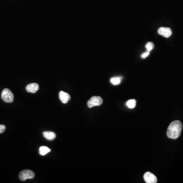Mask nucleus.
Returning <instances> with one entry per match:
<instances>
[{"mask_svg":"<svg viewBox=\"0 0 183 183\" xmlns=\"http://www.w3.org/2000/svg\"><path fill=\"white\" fill-rule=\"evenodd\" d=\"M136 101L135 99H131L129 100L128 101L126 102V105L128 108H134L135 107H136Z\"/></svg>","mask_w":183,"mask_h":183,"instance_id":"obj_12","label":"nucleus"},{"mask_svg":"<svg viewBox=\"0 0 183 183\" xmlns=\"http://www.w3.org/2000/svg\"><path fill=\"white\" fill-rule=\"evenodd\" d=\"M1 98L6 103H12L14 100V95L9 89H5L2 91Z\"/></svg>","mask_w":183,"mask_h":183,"instance_id":"obj_2","label":"nucleus"},{"mask_svg":"<svg viewBox=\"0 0 183 183\" xmlns=\"http://www.w3.org/2000/svg\"><path fill=\"white\" fill-rule=\"evenodd\" d=\"M122 80V77H114L110 79V83H111L113 85L117 86L120 83Z\"/></svg>","mask_w":183,"mask_h":183,"instance_id":"obj_11","label":"nucleus"},{"mask_svg":"<svg viewBox=\"0 0 183 183\" xmlns=\"http://www.w3.org/2000/svg\"><path fill=\"white\" fill-rule=\"evenodd\" d=\"M144 181L147 183H156L157 178L154 175L150 172H147L144 175Z\"/></svg>","mask_w":183,"mask_h":183,"instance_id":"obj_6","label":"nucleus"},{"mask_svg":"<svg viewBox=\"0 0 183 183\" xmlns=\"http://www.w3.org/2000/svg\"><path fill=\"white\" fill-rule=\"evenodd\" d=\"M183 125L180 120H176L171 122L168 127L166 135L171 139H176L180 136Z\"/></svg>","mask_w":183,"mask_h":183,"instance_id":"obj_1","label":"nucleus"},{"mask_svg":"<svg viewBox=\"0 0 183 183\" xmlns=\"http://www.w3.org/2000/svg\"><path fill=\"white\" fill-rule=\"evenodd\" d=\"M146 48L147 52H150L154 48V44L152 42H149L146 44Z\"/></svg>","mask_w":183,"mask_h":183,"instance_id":"obj_13","label":"nucleus"},{"mask_svg":"<svg viewBox=\"0 0 183 183\" xmlns=\"http://www.w3.org/2000/svg\"><path fill=\"white\" fill-rule=\"evenodd\" d=\"M6 130V126L4 125H0V134L3 133Z\"/></svg>","mask_w":183,"mask_h":183,"instance_id":"obj_15","label":"nucleus"},{"mask_svg":"<svg viewBox=\"0 0 183 183\" xmlns=\"http://www.w3.org/2000/svg\"><path fill=\"white\" fill-rule=\"evenodd\" d=\"M59 98L61 102L64 104H66L70 100L71 97L69 94L64 91H60L59 93Z\"/></svg>","mask_w":183,"mask_h":183,"instance_id":"obj_7","label":"nucleus"},{"mask_svg":"<svg viewBox=\"0 0 183 183\" xmlns=\"http://www.w3.org/2000/svg\"><path fill=\"white\" fill-rule=\"evenodd\" d=\"M39 86L38 84L36 83H30L29 85H27L25 88L26 91L29 93H35L39 90Z\"/></svg>","mask_w":183,"mask_h":183,"instance_id":"obj_8","label":"nucleus"},{"mask_svg":"<svg viewBox=\"0 0 183 183\" xmlns=\"http://www.w3.org/2000/svg\"><path fill=\"white\" fill-rule=\"evenodd\" d=\"M34 177V172L29 169L22 171L19 174V178L22 181H25L27 179H32Z\"/></svg>","mask_w":183,"mask_h":183,"instance_id":"obj_3","label":"nucleus"},{"mask_svg":"<svg viewBox=\"0 0 183 183\" xmlns=\"http://www.w3.org/2000/svg\"><path fill=\"white\" fill-rule=\"evenodd\" d=\"M149 55H150V52H147H147L142 53V55H141V58H142V59H145V58L149 56Z\"/></svg>","mask_w":183,"mask_h":183,"instance_id":"obj_14","label":"nucleus"},{"mask_svg":"<svg viewBox=\"0 0 183 183\" xmlns=\"http://www.w3.org/2000/svg\"><path fill=\"white\" fill-rule=\"evenodd\" d=\"M158 33L161 36L165 38H169L172 35V31L169 28L160 27L158 29Z\"/></svg>","mask_w":183,"mask_h":183,"instance_id":"obj_5","label":"nucleus"},{"mask_svg":"<svg viewBox=\"0 0 183 183\" xmlns=\"http://www.w3.org/2000/svg\"><path fill=\"white\" fill-rule=\"evenodd\" d=\"M103 103V99L99 96H93L88 101L87 105L89 108L96 106H100Z\"/></svg>","mask_w":183,"mask_h":183,"instance_id":"obj_4","label":"nucleus"},{"mask_svg":"<svg viewBox=\"0 0 183 183\" xmlns=\"http://www.w3.org/2000/svg\"><path fill=\"white\" fill-rule=\"evenodd\" d=\"M43 135L48 141H53L56 137V134L53 132L44 131L43 132Z\"/></svg>","mask_w":183,"mask_h":183,"instance_id":"obj_9","label":"nucleus"},{"mask_svg":"<svg viewBox=\"0 0 183 183\" xmlns=\"http://www.w3.org/2000/svg\"><path fill=\"white\" fill-rule=\"evenodd\" d=\"M51 151V149L46 146H42L39 148V154L41 156L46 155Z\"/></svg>","mask_w":183,"mask_h":183,"instance_id":"obj_10","label":"nucleus"}]
</instances>
